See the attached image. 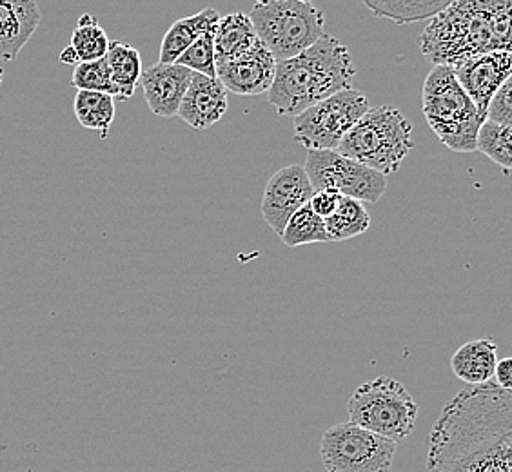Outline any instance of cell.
Returning <instances> with one entry per match:
<instances>
[{"instance_id":"obj_1","label":"cell","mask_w":512,"mask_h":472,"mask_svg":"<svg viewBox=\"0 0 512 472\" xmlns=\"http://www.w3.org/2000/svg\"><path fill=\"white\" fill-rule=\"evenodd\" d=\"M512 391L493 380L444 405L427 440L429 472H511Z\"/></svg>"},{"instance_id":"obj_2","label":"cell","mask_w":512,"mask_h":472,"mask_svg":"<svg viewBox=\"0 0 512 472\" xmlns=\"http://www.w3.org/2000/svg\"><path fill=\"white\" fill-rule=\"evenodd\" d=\"M420 50L434 66L512 50L511 0H454L420 37Z\"/></svg>"},{"instance_id":"obj_3","label":"cell","mask_w":512,"mask_h":472,"mask_svg":"<svg viewBox=\"0 0 512 472\" xmlns=\"http://www.w3.org/2000/svg\"><path fill=\"white\" fill-rule=\"evenodd\" d=\"M355 75L349 50L324 33L309 50L276 62L275 79L267 91L269 104L280 117H298L307 108L351 88Z\"/></svg>"},{"instance_id":"obj_4","label":"cell","mask_w":512,"mask_h":472,"mask_svg":"<svg viewBox=\"0 0 512 472\" xmlns=\"http://www.w3.org/2000/svg\"><path fill=\"white\" fill-rule=\"evenodd\" d=\"M413 126L400 109L393 106L369 108L345 135L336 153L351 158L380 175L396 173L414 148Z\"/></svg>"},{"instance_id":"obj_5","label":"cell","mask_w":512,"mask_h":472,"mask_svg":"<svg viewBox=\"0 0 512 472\" xmlns=\"http://www.w3.org/2000/svg\"><path fill=\"white\" fill-rule=\"evenodd\" d=\"M422 102L425 120L445 148L454 153L476 151V135L485 118L465 95L453 69L449 66L431 69L424 82Z\"/></svg>"},{"instance_id":"obj_6","label":"cell","mask_w":512,"mask_h":472,"mask_svg":"<svg viewBox=\"0 0 512 472\" xmlns=\"http://www.w3.org/2000/svg\"><path fill=\"white\" fill-rule=\"evenodd\" d=\"M247 17L255 28L256 39L276 62L304 53L324 35V11L307 0L256 2Z\"/></svg>"},{"instance_id":"obj_7","label":"cell","mask_w":512,"mask_h":472,"mask_svg":"<svg viewBox=\"0 0 512 472\" xmlns=\"http://www.w3.org/2000/svg\"><path fill=\"white\" fill-rule=\"evenodd\" d=\"M349 422L398 443L413 433L418 405L404 385L378 376L356 389L347 402Z\"/></svg>"},{"instance_id":"obj_8","label":"cell","mask_w":512,"mask_h":472,"mask_svg":"<svg viewBox=\"0 0 512 472\" xmlns=\"http://www.w3.org/2000/svg\"><path fill=\"white\" fill-rule=\"evenodd\" d=\"M369 109L362 91L347 88L295 117V140L307 151H336L345 135Z\"/></svg>"},{"instance_id":"obj_9","label":"cell","mask_w":512,"mask_h":472,"mask_svg":"<svg viewBox=\"0 0 512 472\" xmlns=\"http://www.w3.org/2000/svg\"><path fill=\"white\" fill-rule=\"evenodd\" d=\"M394 454L396 443L351 422L329 427L320 442L325 472H389Z\"/></svg>"},{"instance_id":"obj_10","label":"cell","mask_w":512,"mask_h":472,"mask_svg":"<svg viewBox=\"0 0 512 472\" xmlns=\"http://www.w3.org/2000/svg\"><path fill=\"white\" fill-rule=\"evenodd\" d=\"M304 171L315 191L333 189L362 204H378L387 191V177L336 151H307Z\"/></svg>"},{"instance_id":"obj_11","label":"cell","mask_w":512,"mask_h":472,"mask_svg":"<svg viewBox=\"0 0 512 472\" xmlns=\"http://www.w3.org/2000/svg\"><path fill=\"white\" fill-rule=\"evenodd\" d=\"M315 189L311 186L306 171L302 166H286L278 169L273 177L269 178L264 198H262V217L267 226L282 235L287 220L295 215L302 206L309 204Z\"/></svg>"},{"instance_id":"obj_12","label":"cell","mask_w":512,"mask_h":472,"mask_svg":"<svg viewBox=\"0 0 512 472\" xmlns=\"http://www.w3.org/2000/svg\"><path fill=\"white\" fill-rule=\"evenodd\" d=\"M451 69L465 95L473 100L478 113L485 118L487 106L496 95V91L511 79L512 53L494 51L460 62Z\"/></svg>"},{"instance_id":"obj_13","label":"cell","mask_w":512,"mask_h":472,"mask_svg":"<svg viewBox=\"0 0 512 472\" xmlns=\"http://www.w3.org/2000/svg\"><path fill=\"white\" fill-rule=\"evenodd\" d=\"M275 68L273 55L264 48V44L256 42L246 53L217 64V79L226 91L255 97L269 91L275 79Z\"/></svg>"},{"instance_id":"obj_14","label":"cell","mask_w":512,"mask_h":472,"mask_svg":"<svg viewBox=\"0 0 512 472\" xmlns=\"http://www.w3.org/2000/svg\"><path fill=\"white\" fill-rule=\"evenodd\" d=\"M193 71L178 64H155L142 71L140 86L144 89V99L153 115L162 118L177 117L178 108L184 100Z\"/></svg>"},{"instance_id":"obj_15","label":"cell","mask_w":512,"mask_h":472,"mask_svg":"<svg viewBox=\"0 0 512 472\" xmlns=\"http://www.w3.org/2000/svg\"><path fill=\"white\" fill-rule=\"evenodd\" d=\"M227 91L220 80L193 73L184 100L178 108L177 117L184 120L195 131L215 126L227 113Z\"/></svg>"},{"instance_id":"obj_16","label":"cell","mask_w":512,"mask_h":472,"mask_svg":"<svg viewBox=\"0 0 512 472\" xmlns=\"http://www.w3.org/2000/svg\"><path fill=\"white\" fill-rule=\"evenodd\" d=\"M42 11L33 0H0V60L13 62L39 30Z\"/></svg>"},{"instance_id":"obj_17","label":"cell","mask_w":512,"mask_h":472,"mask_svg":"<svg viewBox=\"0 0 512 472\" xmlns=\"http://www.w3.org/2000/svg\"><path fill=\"white\" fill-rule=\"evenodd\" d=\"M220 13L213 8H206L197 15L180 19L169 28L160 44V64H177L184 51L206 31L217 30Z\"/></svg>"},{"instance_id":"obj_18","label":"cell","mask_w":512,"mask_h":472,"mask_svg":"<svg viewBox=\"0 0 512 472\" xmlns=\"http://www.w3.org/2000/svg\"><path fill=\"white\" fill-rule=\"evenodd\" d=\"M496 344L493 340H473L463 344L453 358L451 369L454 376L469 385L487 384L493 380L496 367Z\"/></svg>"},{"instance_id":"obj_19","label":"cell","mask_w":512,"mask_h":472,"mask_svg":"<svg viewBox=\"0 0 512 472\" xmlns=\"http://www.w3.org/2000/svg\"><path fill=\"white\" fill-rule=\"evenodd\" d=\"M255 28L246 13H231L220 17L215 30V62L222 64L226 60L235 59L255 46Z\"/></svg>"},{"instance_id":"obj_20","label":"cell","mask_w":512,"mask_h":472,"mask_svg":"<svg viewBox=\"0 0 512 472\" xmlns=\"http://www.w3.org/2000/svg\"><path fill=\"white\" fill-rule=\"evenodd\" d=\"M109 75L119 91L120 100H129L135 95L140 77H142V57L140 51L120 40L109 42L108 53H106Z\"/></svg>"},{"instance_id":"obj_21","label":"cell","mask_w":512,"mask_h":472,"mask_svg":"<svg viewBox=\"0 0 512 472\" xmlns=\"http://www.w3.org/2000/svg\"><path fill=\"white\" fill-rule=\"evenodd\" d=\"M453 0H409V2H387V0H365V8L373 11L376 17L389 19L404 26L420 20L434 19L438 13L451 4Z\"/></svg>"},{"instance_id":"obj_22","label":"cell","mask_w":512,"mask_h":472,"mask_svg":"<svg viewBox=\"0 0 512 472\" xmlns=\"http://www.w3.org/2000/svg\"><path fill=\"white\" fill-rule=\"evenodd\" d=\"M75 117L82 128L97 131L100 137H108L111 124L115 120V99L104 93L77 91L73 100Z\"/></svg>"},{"instance_id":"obj_23","label":"cell","mask_w":512,"mask_h":472,"mask_svg":"<svg viewBox=\"0 0 512 472\" xmlns=\"http://www.w3.org/2000/svg\"><path fill=\"white\" fill-rule=\"evenodd\" d=\"M324 226L329 242L331 240L342 242V240L364 235L365 231L371 227V217L362 202L344 197L336 207L335 213L325 218Z\"/></svg>"},{"instance_id":"obj_24","label":"cell","mask_w":512,"mask_h":472,"mask_svg":"<svg viewBox=\"0 0 512 472\" xmlns=\"http://www.w3.org/2000/svg\"><path fill=\"white\" fill-rule=\"evenodd\" d=\"M512 128L485 120L476 135V151L491 158L503 177H509L512 169Z\"/></svg>"},{"instance_id":"obj_25","label":"cell","mask_w":512,"mask_h":472,"mask_svg":"<svg viewBox=\"0 0 512 472\" xmlns=\"http://www.w3.org/2000/svg\"><path fill=\"white\" fill-rule=\"evenodd\" d=\"M69 48L75 51L79 62L104 59L109 48L108 35L100 28L99 22L93 15L84 13L77 22V28L71 33Z\"/></svg>"},{"instance_id":"obj_26","label":"cell","mask_w":512,"mask_h":472,"mask_svg":"<svg viewBox=\"0 0 512 472\" xmlns=\"http://www.w3.org/2000/svg\"><path fill=\"white\" fill-rule=\"evenodd\" d=\"M282 242L287 247L307 246L316 242H329V236L325 231L324 220L316 217L315 211L309 204L300 207L293 217L287 220L286 227L282 231Z\"/></svg>"},{"instance_id":"obj_27","label":"cell","mask_w":512,"mask_h":472,"mask_svg":"<svg viewBox=\"0 0 512 472\" xmlns=\"http://www.w3.org/2000/svg\"><path fill=\"white\" fill-rule=\"evenodd\" d=\"M71 84L79 91L104 93V95H109L113 99H119V91L111 80L106 59L77 64L75 71H73V77H71Z\"/></svg>"},{"instance_id":"obj_28","label":"cell","mask_w":512,"mask_h":472,"mask_svg":"<svg viewBox=\"0 0 512 472\" xmlns=\"http://www.w3.org/2000/svg\"><path fill=\"white\" fill-rule=\"evenodd\" d=\"M178 66L189 69L204 77H217V62H215V30L206 31L200 35L184 55L177 60Z\"/></svg>"},{"instance_id":"obj_29","label":"cell","mask_w":512,"mask_h":472,"mask_svg":"<svg viewBox=\"0 0 512 472\" xmlns=\"http://www.w3.org/2000/svg\"><path fill=\"white\" fill-rule=\"evenodd\" d=\"M485 120H491L494 124L512 128V80L509 79L502 88L496 91L487 111H485Z\"/></svg>"},{"instance_id":"obj_30","label":"cell","mask_w":512,"mask_h":472,"mask_svg":"<svg viewBox=\"0 0 512 472\" xmlns=\"http://www.w3.org/2000/svg\"><path fill=\"white\" fill-rule=\"evenodd\" d=\"M342 198L344 197L338 191L320 189V191L313 193V197L309 200V206L315 211L316 217L325 220V218H329L335 213L336 207L342 202Z\"/></svg>"},{"instance_id":"obj_31","label":"cell","mask_w":512,"mask_h":472,"mask_svg":"<svg viewBox=\"0 0 512 472\" xmlns=\"http://www.w3.org/2000/svg\"><path fill=\"white\" fill-rule=\"evenodd\" d=\"M494 384L500 389L511 391L512 389V360L511 358H503L500 362H496L494 367Z\"/></svg>"},{"instance_id":"obj_32","label":"cell","mask_w":512,"mask_h":472,"mask_svg":"<svg viewBox=\"0 0 512 472\" xmlns=\"http://www.w3.org/2000/svg\"><path fill=\"white\" fill-rule=\"evenodd\" d=\"M60 62H62V64H69V66H77V64H80L79 57L75 55V51L71 50L69 46L60 53Z\"/></svg>"},{"instance_id":"obj_33","label":"cell","mask_w":512,"mask_h":472,"mask_svg":"<svg viewBox=\"0 0 512 472\" xmlns=\"http://www.w3.org/2000/svg\"><path fill=\"white\" fill-rule=\"evenodd\" d=\"M2 82H4V71L0 68V86H2Z\"/></svg>"}]
</instances>
